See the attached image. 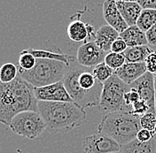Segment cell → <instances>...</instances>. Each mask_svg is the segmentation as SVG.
<instances>
[{
  "instance_id": "1",
  "label": "cell",
  "mask_w": 156,
  "mask_h": 153,
  "mask_svg": "<svg viewBox=\"0 0 156 153\" xmlns=\"http://www.w3.org/2000/svg\"><path fill=\"white\" fill-rule=\"evenodd\" d=\"M35 87L18 75L9 83L0 82V123L10 126L12 118L25 111L38 112Z\"/></svg>"
},
{
  "instance_id": "2",
  "label": "cell",
  "mask_w": 156,
  "mask_h": 153,
  "mask_svg": "<svg viewBox=\"0 0 156 153\" xmlns=\"http://www.w3.org/2000/svg\"><path fill=\"white\" fill-rule=\"evenodd\" d=\"M37 107L47 128L53 132H68L77 127L86 119L83 106L75 102L38 101Z\"/></svg>"
},
{
  "instance_id": "3",
  "label": "cell",
  "mask_w": 156,
  "mask_h": 153,
  "mask_svg": "<svg viewBox=\"0 0 156 153\" xmlns=\"http://www.w3.org/2000/svg\"><path fill=\"white\" fill-rule=\"evenodd\" d=\"M141 128L140 118L135 116L131 111H118L103 116L98 127V132L112 137L123 146L135 140Z\"/></svg>"
},
{
  "instance_id": "4",
  "label": "cell",
  "mask_w": 156,
  "mask_h": 153,
  "mask_svg": "<svg viewBox=\"0 0 156 153\" xmlns=\"http://www.w3.org/2000/svg\"><path fill=\"white\" fill-rule=\"evenodd\" d=\"M68 67L61 61L37 58V64L31 70L25 71L18 67V75L32 86L39 88L62 81Z\"/></svg>"
},
{
  "instance_id": "5",
  "label": "cell",
  "mask_w": 156,
  "mask_h": 153,
  "mask_svg": "<svg viewBox=\"0 0 156 153\" xmlns=\"http://www.w3.org/2000/svg\"><path fill=\"white\" fill-rule=\"evenodd\" d=\"M130 89L115 74L102 83L98 108L100 112L109 113L118 111H131L124 102V94Z\"/></svg>"
},
{
  "instance_id": "6",
  "label": "cell",
  "mask_w": 156,
  "mask_h": 153,
  "mask_svg": "<svg viewBox=\"0 0 156 153\" xmlns=\"http://www.w3.org/2000/svg\"><path fill=\"white\" fill-rule=\"evenodd\" d=\"M9 127L13 133L34 140L44 132L47 126L38 112L25 111L12 118Z\"/></svg>"
},
{
  "instance_id": "7",
  "label": "cell",
  "mask_w": 156,
  "mask_h": 153,
  "mask_svg": "<svg viewBox=\"0 0 156 153\" xmlns=\"http://www.w3.org/2000/svg\"><path fill=\"white\" fill-rule=\"evenodd\" d=\"M83 148L86 153H113L121 151L122 146L112 137L98 132L84 138Z\"/></svg>"
},
{
  "instance_id": "8",
  "label": "cell",
  "mask_w": 156,
  "mask_h": 153,
  "mask_svg": "<svg viewBox=\"0 0 156 153\" xmlns=\"http://www.w3.org/2000/svg\"><path fill=\"white\" fill-rule=\"evenodd\" d=\"M83 71V68L80 67L71 68L65 75L62 82L69 96L75 103L82 106L83 104H84L85 106H88L87 98L90 96V91L83 89L79 84V76Z\"/></svg>"
},
{
  "instance_id": "9",
  "label": "cell",
  "mask_w": 156,
  "mask_h": 153,
  "mask_svg": "<svg viewBox=\"0 0 156 153\" xmlns=\"http://www.w3.org/2000/svg\"><path fill=\"white\" fill-rule=\"evenodd\" d=\"M107 52L102 50L94 41L85 42L77 50L76 59L78 64L83 67L93 68L104 62Z\"/></svg>"
},
{
  "instance_id": "10",
  "label": "cell",
  "mask_w": 156,
  "mask_h": 153,
  "mask_svg": "<svg viewBox=\"0 0 156 153\" xmlns=\"http://www.w3.org/2000/svg\"><path fill=\"white\" fill-rule=\"evenodd\" d=\"M129 87L134 89L140 99L146 101L150 108V112L155 113V88H154V75L146 72L144 75L138 78Z\"/></svg>"
},
{
  "instance_id": "11",
  "label": "cell",
  "mask_w": 156,
  "mask_h": 153,
  "mask_svg": "<svg viewBox=\"0 0 156 153\" xmlns=\"http://www.w3.org/2000/svg\"><path fill=\"white\" fill-rule=\"evenodd\" d=\"M35 95L38 101L74 102L69 96L62 81L47 86L35 88Z\"/></svg>"
},
{
  "instance_id": "12",
  "label": "cell",
  "mask_w": 156,
  "mask_h": 153,
  "mask_svg": "<svg viewBox=\"0 0 156 153\" xmlns=\"http://www.w3.org/2000/svg\"><path fill=\"white\" fill-rule=\"evenodd\" d=\"M102 12L107 24L117 30L119 33L123 32L129 28L117 7L115 0H106L102 5Z\"/></svg>"
},
{
  "instance_id": "13",
  "label": "cell",
  "mask_w": 156,
  "mask_h": 153,
  "mask_svg": "<svg viewBox=\"0 0 156 153\" xmlns=\"http://www.w3.org/2000/svg\"><path fill=\"white\" fill-rule=\"evenodd\" d=\"M67 34L69 39L74 42H84L90 38H93L94 41L96 32H94V27L90 24H86L80 19H76L68 24Z\"/></svg>"
},
{
  "instance_id": "14",
  "label": "cell",
  "mask_w": 156,
  "mask_h": 153,
  "mask_svg": "<svg viewBox=\"0 0 156 153\" xmlns=\"http://www.w3.org/2000/svg\"><path fill=\"white\" fill-rule=\"evenodd\" d=\"M147 72L145 62L141 63H131L126 62L122 67L115 71V74L123 82L130 85L138 78L144 75Z\"/></svg>"
},
{
  "instance_id": "15",
  "label": "cell",
  "mask_w": 156,
  "mask_h": 153,
  "mask_svg": "<svg viewBox=\"0 0 156 153\" xmlns=\"http://www.w3.org/2000/svg\"><path fill=\"white\" fill-rule=\"evenodd\" d=\"M119 37H120V33L114 28H112L108 24L102 25L96 31L94 42L102 50L108 53L111 51V46L113 43Z\"/></svg>"
},
{
  "instance_id": "16",
  "label": "cell",
  "mask_w": 156,
  "mask_h": 153,
  "mask_svg": "<svg viewBox=\"0 0 156 153\" xmlns=\"http://www.w3.org/2000/svg\"><path fill=\"white\" fill-rule=\"evenodd\" d=\"M118 9L128 26H134L139 18L143 8L137 2H122L116 1Z\"/></svg>"
},
{
  "instance_id": "17",
  "label": "cell",
  "mask_w": 156,
  "mask_h": 153,
  "mask_svg": "<svg viewBox=\"0 0 156 153\" xmlns=\"http://www.w3.org/2000/svg\"><path fill=\"white\" fill-rule=\"evenodd\" d=\"M120 37H122L125 41L128 47H135L148 44L146 32L141 30L136 25L129 26L123 32L120 33Z\"/></svg>"
},
{
  "instance_id": "18",
  "label": "cell",
  "mask_w": 156,
  "mask_h": 153,
  "mask_svg": "<svg viewBox=\"0 0 156 153\" xmlns=\"http://www.w3.org/2000/svg\"><path fill=\"white\" fill-rule=\"evenodd\" d=\"M122 153H156V134L146 143H141L137 139L122 146Z\"/></svg>"
},
{
  "instance_id": "19",
  "label": "cell",
  "mask_w": 156,
  "mask_h": 153,
  "mask_svg": "<svg viewBox=\"0 0 156 153\" xmlns=\"http://www.w3.org/2000/svg\"><path fill=\"white\" fill-rule=\"evenodd\" d=\"M31 54H33L37 58H45V59H52V60H58L65 63L68 67H70L71 63H73L76 58L72 56H69L68 54H65L61 51H52L47 50H37V49L29 48L27 49Z\"/></svg>"
},
{
  "instance_id": "20",
  "label": "cell",
  "mask_w": 156,
  "mask_h": 153,
  "mask_svg": "<svg viewBox=\"0 0 156 153\" xmlns=\"http://www.w3.org/2000/svg\"><path fill=\"white\" fill-rule=\"evenodd\" d=\"M154 50L151 49L148 45H141L135 47H128L122 54L125 57L126 62L141 63L145 62L147 56Z\"/></svg>"
},
{
  "instance_id": "21",
  "label": "cell",
  "mask_w": 156,
  "mask_h": 153,
  "mask_svg": "<svg viewBox=\"0 0 156 153\" xmlns=\"http://www.w3.org/2000/svg\"><path fill=\"white\" fill-rule=\"evenodd\" d=\"M156 23V10L143 9L139 18L136 21V26L146 32Z\"/></svg>"
},
{
  "instance_id": "22",
  "label": "cell",
  "mask_w": 156,
  "mask_h": 153,
  "mask_svg": "<svg viewBox=\"0 0 156 153\" xmlns=\"http://www.w3.org/2000/svg\"><path fill=\"white\" fill-rule=\"evenodd\" d=\"M18 76V67L12 63H5L0 67V82L9 83Z\"/></svg>"
},
{
  "instance_id": "23",
  "label": "cell",
  "mask_w": 156,
  "mask_h": 153,
  "mask_svg": "<svg viewBox=\"0 0 156 153\" xmlns=\"http://www.w3.org/2000/svg\"><path fill=\"white\" fill-rule=\"evenodd\" d=\"M92 74L97 81L100 83H103L115 74V71L108 67L105 62H102L92 68Z\"/></svg>"
},
{
  "instance_id": "24",
  "label": "cell",
  "mask_w": 156,
  "mask_h": 153,
  "mask_svg": "<svg viewBox=\"0 0 156 153\" xmlns=\"http://www.w3.org/2000/svg\"><path fill=\"white\" fill-rule=\"evenodd\" d=\"M37 64V57L28 51L27 49L20 51L18 61V67L25 71L31 70Z\"/></svg>"
},
{
  "instance_id": "25",
  "label": "cell",
  "mask_w": 156,
  "mask_h": 153,
  "mask_svg": "<svg viewBox=\"0 0 156 153\" xmlns=\"http://www.w3.org/2000/svg\"><path fill=\"white\" fill-rule=\"evenodd\" d=\"M104 62L110 68L115 71L126 63V59L122 53H115V52L110 51L107 53Z\"/></svg>"
},
{
  "instance_id": "26",
  "label": "cell",
  "mask_w": 156,
  "mask_h": 153,
  "mask_svg": "<svg viewBox=\"0 0 156 153\" xmlns=\"http://www.w3.org/2000/svg\"><path fill=\"white\" fill-rule=\"evenodd\" d=\"M96 78L94 77L92 73L87 71H83L79 76V84L83 89L86 91H91L93 88L96 86Z\"/></svg>"
},
{
  "instance_id": "27",
  "label": "cell",
  "mask_w": 156,
  "mask_h": 153,
  "mask_svg": "<svg viewBox=\"0 0 156 153\" xmlns=\"http://www.w3.org/2000/svg\"><path fill=\"white\" fill-rule=\"evenodd\" d=\"M140 126L142 128L154 132L156 127V113L148 112L140 117Z\"/></svg>"
},
{
  "instance_id": "28",
  "label": "cell",
  "mask_w": 156,
  "mask_h": 153,
  "mask_svg": "<svg viewBox=\"0 0 156 153\" xmlns=\"http://www.w3.org/2000/svg\"><path fill=\"white\" fill-rule=\"evenodd\" d=\"M148 112H150V108L146 101H144L143 99H139L135 104L131 105V113L136 117L140 118Z\"/></svg>"
},
{
  "instance_id": "29",
  "label": "cell",
  "mask_w": 156,
  "mask_h": 153,
  "mask_svg": "<svg viewBox=\"0 0 156 153\" xmlns=\"http://www.w3.org/2000/svg\"><path fill=\"white\" fill-rule=\"evenodd\" d=\"M145 64L147 72L153 74L156 76V50H154L152 53H150L145 60Z\"/></svg>"
},
{
  "instance_id": "30",
  "label": "cell",
  "mask_w": 156,
  "mask_h": 153,
  "mask_svg": "<svg viewBox=\"0 0 156 153\" xmlns=\"http://www.w3.org/2000/svg\"><path fill=\"white\" fill-rule=\"evenodd\" d=\"M139 99H140V96L134 89L130 88L124 94V102H125L126 105L129 106V107H131V105L135 104Z\"/></svg>"
},
{
  "instance_id": "31",
  "label": "cell",
  "mask_w": 156,
  "mask_h": 153,
  "mask_svg": "<svg viewBox=\"0 0 156 153\" xmlns=\"http://www.w3.org/2000/svg\"><path fill=\"white\" fill-rule=\"evenodd\" d=\"M128 48V45L125 43V41L122 37H118V38L113 43L112 46H111V51L112 52H115V53H123L126 49Z\"/></svg>"
},
{
  "instance_id": "32",
  "label": "cell",
  "mask_w": 156,
  "mask_h": 153,
  "mask_svg": "<svg viewBox=\"0 0 156 153\" xmlns=\"http://www.w3.org/2000/svg\"><path fill=\"white\" fill-rule=\"evenodd\" d=\"M154 134H155L154 132H152L145 128H141L136 134V139H137L141 143H146V142H149L154 136Z\"/></svg>"
},
{
  "instance_id": "33",
  "label": "cell",
  "mask_w": 156,
  "mask_h": 153,
  "mask_svg": "<svg viewBox=\"0 0 156 153\" xmlns=\"http://www.w3.org/2000/svg\"><path fill=\"white\" fill-rule=\"evenodd\" d=\"M146 39L148 44L152 46H156V23L146 32Z\"/></svg>"
},
{
  "instance_id": "34",
  "label": "cell",
  "mask_w": 156,
  "mask_h": 153,
  "mask_svg": "<svg viewBox=\"0 0 156 153\" xmlns=\"http://www.w3.org/2000/svg\"><path fill=\"white\" fill-rule=\"evenodd\" d=\"M143 9L156 10V0H137Z\"/></svg>"
},
{
  "instance_id": "35",
  "label": "cell",
  "mask_w": 156,
  "mask_h": 153,
  "mask_svg": "<svg viewBox=\"0 0 156 153\" xmlns=\"http://www.w3.org/2000/svg\"><path fill=\"white\" fill-rule=\"evenodd\" d=\"M115 1H122V2H137V0H115Z\"/></svg>"
},
{
  "instance_id": "36",
  "label": "cell",
  "mask_w": 156,
  "mask_h": 153,
  "mask_svg": "<svg viewBox=\"0 0 156 153\" xmlns=\"http://www.w3.org/2000/svg\"><path fill=\"white\" fill-rule=\"evenodd\" d=\"M154 88H155V113H156V76H154Z\"/></svg>"
},
{
  "instance_id": "37",
  "label": "cell",
  "mask_w": 156,
  "mask_h": 153,
  "mask_svg": "<svg viewBox=\"0 0 156 153\" xmlns=\"http://www.w3.org/2000/svg\"><path fill=\"white\" fill-rule=\"evenodd\" d=\"M113 153H122L121 151H118V152H113Z\"/></svg>"
},
{
  "instance_id": "38",
  "label": "cell",
  "mask_w": 156,
  "mask_h": 153,
  "mask_svg": "<svg viewBox=\"0 0 156 153\" xmlns=\"http://www.w3.org/2000/svg\"><path fill=\"white\" fill-rule=\"evenodd\" d=\"M154 133L156 134V127H155V129H154Z\"/></svg>"
},
{
  "instance_id": "39",
  "label": "cell",
  "mask_w": 156,
  "mask_h": 153,
  "mask_svg": "<svg viewBox=\"0 0 156 153\" xmlns=\"http://www.w3.org/2000/svg\"><path fill=\"white\" fill-rule=\"evenodd\" d=\"M84 153H86V152H84Z\"/></svg>"
}]
</instances>
